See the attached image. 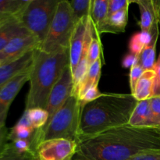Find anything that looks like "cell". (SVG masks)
I'll return each mask as SVG.
<instances>
[{"label": "cell", "instance_id": "6da1fadb", "mask_svg": "<svg viewBox=\"0 0 160 160\" xmlns=\"http://www.w3.org/2000/svg\"><path fill=\"white\" fill-rule=\"evenodd\" d=\"M160 148V128L122 125L81 141L73 160H128Z\"/></svg>", "mask_w": 160, "mask_h": 160}, {"label": "cell", "instance_id": "7a4b0ae2", "mask_svg": "<svg viewBox=\"0 0 160 160\" xmlns=\"http://www.w3.org/2000/svg\"><path fill=\"white\" fill-rule=\"evenodd\" d=\"M138 101L131 94L102 93L81 107L78 143L102 131L128 124Z\"/></svg>", "mask_w": 160, "mask_h": 160}, {"label": "cell", "instance_id": "3957f363", "mask_svg": "<svg viewBox=\"0 0 160 160\" xmlns=\"http://www.w3.org/2000/svg\"><path fill=\"white\" fill-rule=\"evenodd\" d=\"M69 65V48L52 52H46L39 48L34 49L25 109L46 108L52 89Z\"/></svg>", "mask_w": 160, "mask_h": 160}, {"label": "cell", "instance_id": "277c9868", "mask_svg": "<svg viewBox=\"0 0 160 160\" xmlns=\"http://www.w3.org/2000/svg\"><path fill=\"white\" fill-rule=\"evenodd\" d=\"M81 104L72 95L42 129L36 130L35 147L42 142L53 138H66L78 144V131L81 118Z\"/></svg>", "mask_w": 160, "mask_h": 160}, {"label": "cell", "instance_id": "5b68a950", "mask_svg": "<svg viewBox=\"0 0 160 160\" xmlns=\"http://www.w3.org/2000/svg\"><path fill=\"white\" fill-rule=\"evenodd\" d=\"M60 0H30L19 17L22 26L38 40L45 41Z\"/></svg>", "mask_w": 160, "mask_h": 160}, {"label": "cell", "instance_id": "8992f818", "mask_svg": "<svg viewBox=\"0 0 160 160\" xmlns=\"http://www.w3.org/2000/svg\"><path fill=\"white\" fill-rule=\"evenodd\" d=\"M77 23L69 1L60 0L48 34L39 48L46 52H52L59 48H68Z\"/></svg>", "mask_w": 160, "mask_h": 160}, {"label": "cell", "instance_id": "52a82bcc", "mask_svg": "<svg viewBox=\"0 0 160 160\" xmlns=\"http://www.w3.org/2000/svg\"><path fill=\"white\" fill-rule=\"evenodd\" d=\"M76 142L66 138H53L42 142L36 149L37 160H73Z\"/></svg>", "mask_w": 160, "mask_h": 160}, {"label": "cell", "instance_id": "ba28073f", "mask_svg": "<svg viewBox=\"0 0 160 160\" xmlns=\"http://www.w3.org/2000/svg\"><path fill=\"white\" fill-rule=\"evenodd\" d=\"M73 88V74L69 65L64 69L59 81L52 88L48 96L45 109L48 112L49 120L71 96Z\"/></svg>", "mask_w": 160, "mask_h": 160}, {"label": "cell", "instance_id": "9c48e42d", "mask_svg": "<svg viewBox=\"0 0 160 160\" xmlns=\"http://www.w3.org/2000/svg\"><path fill=\"white\" fill-rule=\"evenodd\" d=\"M40 45L38 40L30 33L17 36L0 51V65L17 60Z\"/></svg>", "mask_w": 160, "mask_h": 160}, {"label": "cell", "instance_id": "30bf717a", "mask_svg": "<svg viewBox=\"0 0 160 160\" xmlns=\"http://www.w3.org/2000/svg\"><path fill=\"white\" fill-rule=\"evenodd\" d=\"M31 66L26 70L12 78L9 83L0 89V123L2 124L6 125L8 112L12 102L23 86L29 81Z\"/></svg>", "mask_w": 160, "mask_h": 160}, {"label": "cell", "instance_id": "8fae6325", "mask_svg": "<svg viewBox=\"0 0 160 160\" xmlns=\"http://www.w3.org/2000/svg\"><path fill=\"white\" fill-rule=\"evenodd\" d=\"M88 18L89 17L83 18L77 23L70 38V44H69V55H70V67L72 74L79 64L82 56Z\"/></svg>", "mask_w": 160, "mask_h": 160}, {"label": "cell", "instance_id": "7c38bea8", "mask_svg": "<svg viewBox=\"0 0 160 160\" xmlns=\"http://www.w3.org/2000/svg\"><path fill=\"white\" fill-rule=\"evenodd\" d=\"M34 52L31 50L17 60L0 65V89L32 65Z\"/></svg>", "mask_w": 160, "mask_h": 160}, {"label": "cell", "instance_id": "4fadbf2b", "mask_svg": "<svg viewBox=\"0 0 160 160\" xmlns=\"http://www.w3.org/2000/svg\"><path fill=\"white\" fill-rule=\"evenodd\" d=\"M138 4L140 9V20L138 24L141 31L152 32L155 25L159 22L157 7L155 0H136L131 1Z\"/></svg>", "mask_w": 160, "mask_h": 160}, {"label": "cell", "instance_id": "5bb4252c", "mask_svg": "<svg viewBox=\"0 0 160 160\" xmlns=\"http://www.w3.org/2000/svg\"><path fill=\"white\" fill-rule=\"evenodd\" d=\"M128 10L129 6L109 16L98 28L97 31L99 34L102 33L118 34L125 31L128 22Z\"/></svg>", "mask_w": 160, "mask_h": 160}, {"label": "cell", "instance_id": "9a60e30c", "mask_svg": "<svg viewBox=\"0 0 160 160\" xmlns=\"http://www.w3.org/2000/svg\"><path fill=\"white\" fill-rule=\"evenodd\" d=\"M28 33L17 17L0 22V51L14 38Z\"/></svg>", "mask_w": 160, "mask_h": 160}, {"label": "cell", "instance_id": "2e32d148", "mask_svg": "<svg viewBox=\"0 0 160 160\" xmlns=\"http://www.w3.org/2000/svg\"><path fill=\"white\" fill-rule=\"evenodd\" d=\"M160 33L159 23L158 22L152 29V38L149 43L144 48L138 56V62L145 70H152L156 64V45Z\"/></svg>", "mask_w": 160, "mask_h": 160}, {"label": "cell", "instance_id": "e0dca14e", "mask_svg": "<svg viewBox=\"0 0 160 160\" xmlns=\"http://www.w3.org/2000/svg\"><path fill=\"white\" fill-rule=\"evenodd\" d=\"M154 70H145L138 81L134 92L131 95L135 98L138 102L150 99L153 96L155 84Z\"/></svg>", "mask_w": 160, "mask_h": 160}, {"label": "cell", "instance_id": "ac0fdd59", "mask_svg": "<svg viewBox=\"0 0 160 160\" xmlns=\"http://www.w3.org/2000/svg\"><path fill=\"white\" fill-rule=\"evenodd\" d=\"M102 66V58L98 59L93 64H92L84 78L80 83L77 90L72 95H75L78 97V99H80L89 88L95 84H98L99 83L100 77H101Z\"/></svg>", "mask_w": 160, "mask_h": 160}, {"label": "cell", "instance_id": "d6986e66", "mask_svg": "<svg viewBox=\"0 0 160 160\" xmlns=\"http://www.w3.org/2000/svg\"><path fill=\"white\" fill-rule=\"evenodd\" d=\"M128 124L136 128H152L149 99L138 102Z\"/></svg>", "mask_w": 160, "mask_h": 160}, {"label": "cell", "instance_id": "ffe728a7", "mask_svg": "<svg viewBox=\"0 0 160 160\" xmlns=\"http://www.w3.org/2000/svg\"><path fill=\"white\" fill-rule=\"evenodd\" d=\"M30 0H0V22L19 18Z\"/></svg>", "mask_w": 160, "mask_h": 160}, {"label": "cell", "instance_id": "44dd1931", "mask_svg": "<svg viewBox=\"0 0 160 160\" xmlns=\"http://www.w3.org/2000/svg\"><path fill=\"white\" fill-rule=\"evenodd\" d=\"M35 133L36 130L31 126L22 123L19 120L13 128L9 131L8 134V142H13L16 140L31 141L34 144V148L36 152L35 147ZM36 154V153H35Z\"/></svg>", "mask_w": 160, "mask_h": 160}, {"label": "cell", "instance_id": "7402d4cb", "mask_svg": "<svg viewBox=\"0 0 160 160\" xmlns=\"http://www.w3.org/2000/svg\"><path fill=\"white\" fill-rule=\"evenodd\" d=\"M108 7L109 0H92L90 18L96 28L104 23L107 18Z\"/></svg>", "mask_w": 160, "mask_h": 160}, {"label": "cell", "instance_id": "603a6c76", "mask_svg": "<svg viewBox=\"0 0 160 160\" xmlns=\"http://www.w3.org/2000/svg\"><path fill=\"white\" fill-rule=\"evenodd\" d=\"M23 113L26 115L30 124L34 129L39 130L45 126L49 120V115L43 108H32L25 109Z\"/></svg>", "mask_w": 160, "mask_h": 160}, {"label": "cell", "instance_id": "cb8c5ba5", "mask_svg": "<svg viewBox=\"0 0 160 160\" xmlns=\"http://www.w3.org/2000/svg\"><path fill=\"white\" fill-rule=\"evenodd\" d=\"M152 38V32H137L133 34L130 38L129 45V52L135 56H139L142 50L145 46L149 43Z\"/></svg>", "mask_w": 160, "mask_h": 160}, {"label": "cell", "instance_id": "d4e9b609", "mask_svg": "<svg viewBox=\"0 0 160 160\" xmlns=\"http://www.w3.org/2000/svg\"><path fill=\"white\" fill-rule=\"evenodd\" d=\"M92 0H72L69 1L77 21L90 17Z\"/></svg>", "mask_w": 160, "mask_h": 160}, {"label": "cell", "instance_id": "484cf974", "mask_svg": "<svg viewBox=\"0 0 160 160\" xmlns=\"http://www.w3.org/2000/svg\"><path fill=\"white\" fill-rule=\"evenodd\" d=\"M99 35L100 34H98L97 30H95L90 45H89L88 52V62L89 67L93 64L95 61L102 58V48Z\"/></svg>", "mask_w": 160, "mask_h": 160}, {"label": "cell", "instance_id": "4316f807", "mask_svg": "<svg viewBox=\"0 0 160 160\" xmlns=\"http://www.w3.org/2000/svg\"><path fill=\"white\" fill-rule=\"evenodd\" d=\"M0 160H37V158L31 153L17 152L8 142L3 152L0 155Z\"/></svg>", "mask_w": 160, "mask_h": 160}, {"label": "cell", "instance_id": "83f0119b", "mask_svg": "<svg viewBox=\"0 0 160 160\" xmlns=\"http://www.w3.org/2000/svg\"><path fill=\"white\" fill-rule=\"evenodd\" d=\"M151 110V127L160 128V95L152 96L149 99Z\"/></svg>", "mask_w": 160, "mask_h": 160}, {"label": "cell", "instance_id": "f1b7e54d", "mask_svg": "<svg viewBox=\"0 0 160 160\" xmlns=\"http://www.w3.org/2000/svg\"><path fill=\"white\" fill-rule=\"evenodd\" d=\"M145 71V70L139 63L138 60L130 69V88H131V94L134 92L138 81H139V79H140V78Z\"/></svg>", "mask_w": 160, "mask_h": 160}, {"label": "cell", "instance_id": "f546056e", "mask_svg": "<svg viewBox=\"0 0 160 160\" xmlns=\"http://www.w3.org/2000/svg\"><path fill=\"white\" fill-rule=\"evenodd\" d=\"M98 84H95V85L92 86L91 88H89L87 91H86L85 93L84 94L82 97L80 98V102L81 104V107L83 106H84L87 103L91 102H93L94 100L97 99L98 97L101 96L102 95L101 92L98 90Z\"/></svg>", "mask_w": 160, "mask_h": 160}, {"label": "cell", "instance_id": "4dcf8cb0", "mask_svg": "<svg viewBox=\"0 0 160 160\" xmlns=\"http://www.w3.org/2000/svg\"><path fill=\"white\" fill-rule=\"evenodd\" d=\"M131 3V1L130 0H109L108 17L124 8L128 7Z\"/></svg>", "mask_w": 160, "mask_h": 160}, {"label": "cell", "instance_id": "1f68e13d", "mask_svg": "<svg viewBox=\"0 0 160 160\" xmlns=\"http://www.w3.org/2000/svg\"><path fill=\"white\" fill-rule=\"evenodd\" d=\"M128 160H160V148L143 152Z\"/></svg>", "mask_w": 160, "mask_h": 160}, {"label": "cell", "instance_id": "d6a6232c", "mask_svg": "<svg viewBox=\"0 0 160 160\" xmlns=\"http://www.w3.org/2000/svg\"><path fill=\"white\" fill-rule=\"evenodd\" d=\"M153 70H154L155 73H156L153 96H158V95H160V52Z\"/></svg>", "mask_w": 160, "mask_h": 160}, {"label": "cell", "instance_id": "836d02e7", "mask_svg": "<svg viewBox=\"0 0 160 160\" xmlns=\"http://www.w3.org/2000/svg\"><path fill=\"white\" fill-rule=\"evenodd\" d=\"M8 134L9 131L6 125L0 123V155L3 152L6 144L8 143Z\"/></svg>", "mask_w": 160, "mask_h": 160}, {"label": "cell", "instance_id": "e575fe53", "mask_svg": "<svg viewBox=\"0 0 160 160\" xmlns=\"http://www.w3.org/2000/svg\"><path fill=\"white\" fill-rule=\"evenodd\" d=\"M138 60V56H135L129 52L123 56V59H122V67L123 68L131 69Z\"/></svg>", "mask_w": 160, "mask_h": 160}, {"label": "cell", "instance_id": "d590c367", "mask_svg": "<svg viewBox=\"0 0 160 160\" xmlns=\"http://www.w3.org/2000/svg\"><path fill=\"white\" fill-rule=\"evenodd\" d=\"M155 2H156V7H157L158 17H160V0H155Z\"/></svg>", "mask_w": 160, "mask_h": 160}, {"label": "cell", "instance_id": "8d00e7d4", "mask_svg": "<svg viewBox=\"0 0 160 160\" xmlns=\"http://www.w3.org/2000/svg\"><path fill=\"white\" fill-rule=\"evenodd\" d=\"M159 29H160V17H159Z\"/></svg>", "mask_w": 160, "mask_h": 160}]
</instances>
